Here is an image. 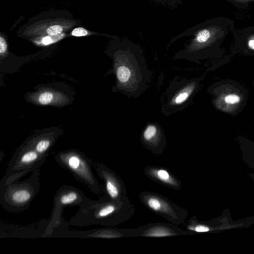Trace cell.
I'll return each mask as SVG.
<instances>
[{"label": "cell", "instance_id": "1", "mask_svg": "<svg viewBox=\"0 0 254 254\" xmlns=\"http://www.w3.org/2000/svg\"><path fill=\"white\" fill-rule=\"evenodd\" d=\"M111 46L114 89L129 98H137L148 88L153 72L149 68L141 47L126 38L113 39Z\"/></svg>", "mask_w": 254, "mask_h": 254}, {"label": "cell", "instance_id": "2", "mask_svg": "<svg viewBox=\"0 0 254 254\" xmlns=\"http://www.w3.org/2000/svg\"><path fill=\"white\" fill-rule=\"evenodd\" d=\"M135 211V207L129 198L117 202L105 195L96 200L88 198L80 206L68 224L80 227L95 225L113 227L128 220Z\"/></svg>", "mask_w": 254, "mask_h": 254}, {"label": "cell", "instance_id": "3", "mask_svg": "<svg viewBox=\"0 0 254 254\" xmlns=\"http://www.w3.org/2000/svg\"><path fill=\"white\" fill-rule=\"evenodd\" d=\"M82 20L74 18L66 9L42 12L28 20L17 31V36L34 39L46 36H57L80 25Z\"/></svg>", "mask_w": 254, "mask_h": 254}, {"label": "cell", "instance_id": "4", "mask_svg": "<svg viewBox=\"0 0 254 254\" xmlns=\"http://www.w3.org/2000/svg\"><path fill=\"white\" fill-rule=\"evenodd\" d=\"M40 169L32 172L26 180L7 184L0 183V203L10 212L26 210L40 190Z\"/></svg>", "mask_w": 254, "mask_h": 254}, {"label": "cell", "instance_id": "5", "mask_svg": "<svg viewBox=\"0 0 254 254\" xmlns=\"http://www.w3.org/2000/svg\"><path fill=\"white\" fill-rule=\"evenodd\" d=\"M199 80L182 78L178 75L171 80L161 99V112L166 116L175 114L190 106Z\"/></svg>", "mask_w": 254, "mask_h": 254}, {"label": "cell", "instance_id": "6", "mask_svg": "<svg viewBox=\"0 0 254 254\" xmlns=\"http://www.w3.org/2000/svg\"><path fill=\"white\" fill-rule=\"evenodd\" d=\"M55 160L95 194L104 191V188L93 173V162L83 154L75 151L60 152L56 156Z\"/></svg>", "mask_w": 254, "mask_h": 254}, {"label": "cell", "instance_id": "7", "mask_svg": "<svg viewBox=\"0 0 254 254\" xmlns=\"http://www.w3.org/2000/svg\"><path fill=\"white\" fill-rule=\"evenodd\" d=\"M184 224L186 230L193 235L196 233H220L226 230L249 228L254 224V216L234 220L232 219L230 210L226 209L221 216L209 220H199L195 214Z\"/></svg>", "mask_w": 254, "mask_h": 254}, {"label": "cell", "instance_id": "8", "mask_svg": "<svg viewBox=\"0 0 254 254\" xmlns=\"http://www.w3.org/2000/svg\"><path fill=\"white\" fill-rule=\"evenodd\" d=\"M138 197L142 204L149 210L172 223L183 224L187 219L189 215L187 210L161 194L154 191H143Z\"/></svg>", "mask_w": 254, "mask_h": 254}, {"label": "cell", "instance_id": "9", "mask_svg": "<svg viewBox=\"0 0 254 254\" xmlns=\"http://www.w3.org/2000/svg\"><path fill=\"white\" fill-rule=\"evenodd\" d=\"M46 156L39 154L32 147L23 149L12 157L1 183L7 184L19 180L29 172L40 169Z\"/></svg>", "mask_w": 254, "mask_h": 254}, {"label": "cell", "instance_id": "10", "mask_svg": "<svg viewBox=\"0 0 254 254\" xmlns=\"http://www.w3.org/2000/svg\"><path fill=\"white\" fill-rule=\"evenodd\" d=\"M88 198L78 188L70 185L62 186L57 191L53 199V211L46 231L50 235L54 225L60 220L63 208L68 206H81Z\"/></svg>", "mask_w": 254, "mask_h": 254}, {"label": "cell", "instance_id": "11", "mask_svg": "<svg viewBox=\"0 0 254 254\" xmlns=\"http://www.w3.org/2000/svg\"><path fill=\"white\" fill-rule=\"evenodd\" d=\"M93 165L104 181V192L110 200L122 202L128 198L125 183L115 172L101 162H93Z\"/></svg>", "mask_w": 254, "mask_h": 254}, {"label": "cell", "instance_id": "12", "mask_svg": "<svg viewBox=\"0 0 254 254\" xmlns=\"http://www.w3.org/2000/svg\"><path fill=\"white\" fill-rule=\"evenodd\" d=\"M129 237H146L162 238L170 236L193 235L172 223H150L133 229H128Z\"/></svg>", "mask_w": 254, "mask_h": 254}, {"label": "cell", "instance_id": "13", "mask_svg": "<svg viewBox=\"0 0 254 254\" xmlns=\"http://www.w3.org/2000/svg\"><path fill=\"white\" fill-rule=\"evenodd\" d=\"M140 142L143 146L155 155L162 154L167 145L165 132L159 124L148 123L140 135Z\"/></svg>", "mask_w": 254, "mask_h": 254}, {"label": "cell", "instance_id": "14", "mask_svg": "<svg viewBox=\"0 0 254 254\" xmlns=\"http://www.w3.org/2000/svg\"><path fill=\"white\" fill-rule=\"evenodd\" d=\"M145 176L150 180L175 190L182 188V183L167 168L154 165L146 166L144 169Z\"/></svg>", "mask_w": 254, "mask_h": 254}, {"label": "cell", "instance_id": "15", "mask_svg": "<svg viewBox=\"0 0 254 254\" xmlns=\"http://www.w3.org/2000/svg\"><path fill=\"white\" fill-rule=\"evenodd\" d=\"M70 36L74 37H83L91 35H100L106 36L109 38H111L112 39H117L119 38L118 36L111 35L106 33H99L98 32H95L90 31L82 27H76L72 29L69 33Z\"/></svg>", "mask_w": 254, "mask_h": 254}, {"label": "cell", "instance_id": "16", "mask_svg": "<svg viewBox=\"0 0 254 254\" xmlns=\"http://www.w3.org/2000/svg\"><path fill=\"white\" fill-rule=\"evenodd\" d=\"M53 99V94L50 92H46L40 95L39 102L42 105H47L52 102Z\"/></svg>", "mask_w": 254, "mask_h": 254}, {"label": "cell", "instance_id": "17", "mask_svg": "<svg viewBox=\"0 0 254 254\" xmlns=\"http://www.w3.org/2000/svg\"><path fill=\"white\" fill-rule=\"evenodd\" d=\"M161 4H167L172 7H176L178 5L182 4L181 0H154Z\"/></svg>", "mask_w": 254, "mask_h": 254}, {"label": "cell", "instance_id": "18", "mask_svg": "<svg viewBox=\"0 0 254 254\" xmlns=\"http://www.w3.org/2000/svg\"><path fill=\"white\" fill-rule=\"evenodd\" d=\"M240 97L235 94H229L226 96L225 102L228 104H235L240 101Z\"/></svg>", "mask_w": 254, "mask_h": 254}, {"label": "cell", "instance_id": "19", "mask_svg": "<svg viewBox=\"0 0 254 254\" xmlns=\"http://www.w3.org/2000/svg\"><path fill=\"white\" fill-rule=\"evenodd\" d=\"M249 46L251 48L254 49V40H251L249 41Z\"/></svg>", "mask_w": 254, "mask_h": 254}, {"label": "cell", "instance_id": "20", "mask_svg": "<svg viewBox=\"0 0 254 254\" xmlns=\"http://www.w3.org/2000/svg\"><path fill=\"white\" fill-rule=\"evenodd\" d=\"M250 177L254 181V174L251 173L249 174Z\"/></svg>", "mask_w": 254, "mask_h": 254}]
</instances>
